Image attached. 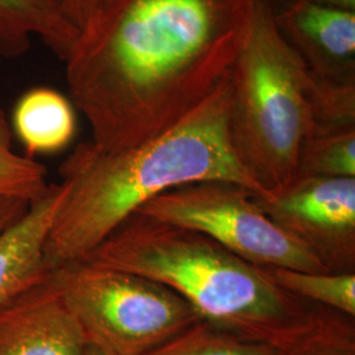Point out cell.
Returning a JSON list of instances; mask_svg holds the SVG:
<instances>
[{"mask_svg":"<svg viewBox=\"0 0 355 355\" xmlns=\"http://www.w3.org/2000/svg\"><path fill=\"white\" fill-rule=\"evenodd\" d=\"M253 10L254 0H110L64 61L91 142L128 149L190 114L230 73Z\"/></svg>","mask_w":355,"mask_h":355,"instance_id":"1","label":"cell"},{"mask_svg":"<svg viewBox=\"0 0 355 355\" xmlns=\"http://www.w3.org/2000/svg\"><path fill=\"white\" fill-rule=\"evenodd\" d=\"M229 99L228 74L190 114L153 139L117 152L79 144L60 167L67 193L44 246L48 270L83 258L142 205L175 187L220 180L266 198L232 148Z\"/></svg>","mask_w":355,"mask_h":355,"instance_id":"2","label":"cell"},{"mask_svg":"<svg viewBox=\"0 0 355 355\" xmlns=\"http://www.w3.org/2000/svg\"><path fill=\"white\" fill-rule=\"evenodd\" d=\"M82 261L155 280L202 320L286 352L334 313L284 291L262 267L199 232L135 212Z\"/></svg>","mask_w":355,"mask_h":355,"instance_id":"3","label":"cell"},{"mask_svg":"<svg viewBox=\"0 0 355 355\" xmlns=\"http://www.w3.org/2000/svg\"><path fill=\"white\" fill-rule=\"evenodd\" d=\"M306 69L286 45L267 0L253 16L229 73V140L242 167L266 198L297 174L300 150L312 132L305 94Z\"/></svg>","mask_w":355,"mask_h":355,"instance_id":"4","label":"cell"},{"mask_svg":"<svg viewBox=\"0 0 355 355\" xmlns=\"http://www.w3.org/2000/svg\"><path fill=\"white\" fill-rule=\"evenodd\" d=\"M49 279L89 345L107 355H146L202 318L155 280L82 259L49 270Z\"/></svg>","mask_w":355,"mask_h":355,"instance_id":"5","label":"cell"},{"mask_svg":"<svg viewBox=\"0 0 355 355\" xmlns=\"http://www.w3.org/2000/svg\"><path fill=\"white\" fill-rule=\"evenodd\" d=\"M137 212L199 232L255 266L329 272L303 242L263 212L253 192L234 183L208 180L175 187Z\"/></svg>","mask_w":355,"mask_h":355,"instance_id":"6","label":"cell"},{"mask_svg":"<svg viewBox=\"0 0 355 355\" xmlns=\"http://www.w3.org/2000/svg\"><path fill=\"white\" fill-rule=\"evenodd\" d=\"M257 203L334 274H355V178L296 177Z\"/></svg>","mask_w":355,"mask_h":355,"instance_id":"7","label":"cell"},{"mask_svg":"<svg viewBox=\"0 0 355 355\" xmlns=\"http://www.w3.org/2000/svg\"><path fill=\"white\" fill-rule=\"evenodd\" d=\"M271 8L280 37L313 76L355 82V12L306 0H278Z\"/></svg>","mask_w":355,"mask_h":355,"instance_id":"8","label":"cell"},{"mask_svg":"<svg viewBox=\"0 0 355 355\" xmlns=\"http://www.w3.org/2000/svg\"><path fill=\"white\" fill-rule=\"evenodd\" d=\"M87 346L49 272L0 306V355H85Z\"/></svg>","mask_w":355,"mask_h":355,"instance_id":"9","label":"cell"},{"mask_svg":"<svg viewBox=\"0 0 355 355\" xmlns=\"http://www.w3.org/2000/svg\"><path fill=\"white\" fill-rule=\"evenodd\" d=\"M66 193L62 182L51 184L26 215L0 234V306L48 275L44 246Z\"/></svg>","mask_w":355,"mask_h":355,"instance_id":"10","label":"cell"},{"mask_svg":"<svg viewBox=\"0 0 355 355\" xmlns=\"http://www.w3.org/2000/svg\"><path fill=\"white\" fill-rule=\"evenodd\" d=\"M37 37L61 61L74 46L78 31L54 0H0V55L17 58Z\"/></svg>","mask_w":355,"mask_h":355,"instance_id":"11","label":"cell"},{"mask_svg":"<svg viewBox=\"0 0 355 355\" xmlns=\"http://www.w3.org/2000/svg\"><path fill=\"white\" fill-rule=\"evenodd\" d=\"M13 129L26 155L64 149L76 136L74 105L62 94L48 87L29 89L16 103Z\"/></svg>","mask_w":355,"mask_h":355,"instance_id":"12","label":"cell"},{"mask_svg":"<svg viewBox=\"0 0 355 355\" xmlns=\"http://www.w3.org/2000/svg\"><path fill=\"white\" fill-rule=\"evenodd\" d=\"M284 291L312 304L355 318V274L308 272L283 267H262Z\"/></svg>","mask_w":355,"mask_h":355,"instance_id":"13","label":"cell"},{"mask_svg":"<svg viewBox=\"0 0 355 355\" xmlns=\"http://www.w3.org/2000/svg\"><path fill=\"white\" fill-rule=\"evenodd\" d=\"M305 94L312 120L309 137L355 129V82L322 79L306 69Z\"/></svg>","mask_w":355,"mask_h":355,"instance_id":"14","label":"cell"},{"mask_svg":"<svg viewBox=\"0 0 355 355\" xmlns=\"http://www.w3.org/2000/svg\"><path fill=\"white\" fill-rule=\"evenodd\" d=\"M46 167L12 149V130L0 108V198L33 204L49 189Z\"/></svg>","mask_w":355,"mask_h":355,"instance_id":"15","label":"cell"},{"mask_svg":"<svg viewBox=\"0 0 355 355\" xmlns=\"http://www.w3.org/2000/svg\"><path fill=\"white\" fill-rule=\"evenodd\" d=\"M146 355H282L280 350L243 340L200 320Z\"/></svg>","mask_w":355,"mask_h":355,"instance_id":"16","label":"cell"},{"mask_svg":"<svg viewBox=\"0 0 355 355\" xmlns=\"http://www.w3.org/2000/svg\"><path fill=\"white\" fill-rule=\"evenodd\" d=\"M296 177L355 178V129L309 137L300 150Z\"/></svg>","mask_w":355,"mask_h":355,"instance_id":"17","label":"cell"},{"mask_svg":"<svg viewBox=\"0 0 355 355\" xmlns=\"http://www.w3.org/2000/svg\"><path fill=\"white\" fill-rule=\"evenodd\" d=\"M282 355H355L354 318L334 313L318 329Z\"/></svg>","mask_w":355,"mask_h":355,"instance_id":"18","label":"cell"},{"mask_svg":"<svg viewBox=\"0 0 355 355\" xmlns=\"http://www.w3.org/2000/svg\"><path fill=\"white\" fill-rule=\"evenodd\" d=\"M61 12L79 33L101 12L110 0H54Z\"/></svg>","mask_w":355,"mask_h":355,"instance_id":"19","label":"cell"},{"mask_svg":"<svg viewBox=\"0 0 355 355\" xmlns=\"http://www.w3.org/2000/svg\"><path fill=\"white\" fill-rule=\"evenodd\" d=\"M31 204L11 199V198H0V234L4 233L13 224H16L23 216L26 215Z\"/></svg>","mask_w":355,"mask_h":355,"instance_id":"20","label":"cell"},{"mask_svg":"<svg viewBox=\"0 0 355 355\" xmlns=\"http://www.w3.org/2000/svg\"><path fill=\"white\" fill-rule=\"evenodd\" d=\"M306 1L320 4V6H324V7L336 8V10L355 12V0H306Z\"/></svg>","mask_w":355,"mask_h":355,"instance_id":"21","label":"cell"},{"mask_svg":"<svg viewBox=\"0 0 355 355\" xmlns=\"http://www.w3.org/2000/svg\"><path fill=\"white\" fill-rule=\"evenodd\" d=\"M85 355H107L105 353H103L101 349H98V347H95V346H92V345H89L87 346V349H86V353Z\"/></svg>","mask_w":355,"mask_h":355,"instance_id":"22","label":"cell"},{"mask_svg":"<svg viewBox=\"0 0 355 355\" xmlns=\"http://www.w3.org/2000/svg\"><path fill=\"white\" fill-rule=\"evenodd\" d=\"M267 1H270V3H271V4H272V3H277V1H278V0H267Z\"/></svg>","mask_w":355,"mask_h":355,"instance_id":"23","label":"cell"}]
</instances>
